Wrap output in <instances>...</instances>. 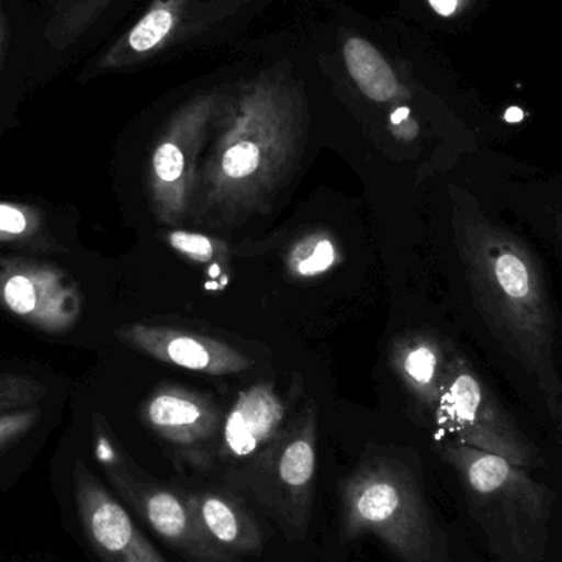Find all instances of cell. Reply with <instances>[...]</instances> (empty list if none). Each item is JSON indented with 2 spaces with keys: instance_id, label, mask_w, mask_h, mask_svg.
<instances>
[{
  "instance_id": "1",
  "label": "cell",
  "mask_w": 562,
  "mask_h": 562,
  "mask_svg": "<svg viewBox=\"0 0 562 562\" xmlns=\"http://www.w3.org/2000/svg\"><path fill=\"white\" fill-rule=\"evenodd\" d=\"M307 127L306 94L290 63L226 89L188 221L231 231L266 214L300 164Z\"/></svg>"
},
{
  "instance_id": "2",
  "label": "cell",
  "mask_w": 562,
  "mask_h": 562,
  "mask_svg": "<svg viewBox=\"0 0 562 562\" xmlns=\"http://www.w3.org/2000/svg\"><path fill=\"white\" fill-rule=\"evenodd\" d=\"M452 231L475 310L508 356L557 409V323L543 272L527 244L451 188Z\"/></svg>"
},
{
  "instance_id": "3",
  "label": "cell",
  "mask_w": 562,
  "mask_h": 562,
  "mask_svg": "<svg viewBox=\"0 0 562 562\" xmlns=\"http://www.w3.org/2000/svg\"><path fill=\"white\" fill-rule=\"evenodd\" d=\"M340 533L379 538L402 562H441V538L413 469L392 456L363 459L340 484Z\"/></svg>"
},
{
  "instance_id": "4",
  "label": "cell",
  "mask_w": 562,
  "mask_h": 562,
  "mask_svg": "<svg viewBox=\"0 0 562 562\" xmlns=\"http://www.w3.org/2000/svg\"><path fill=\"white\" fill-rule=\"evenodd\" d=\"M316 416L307 412L266 449L226 475V487L252 502L290 541L306 537L316 475Z\"/></svg>"
},
{
  "instance_id": "5",
  "label": "cell",
  "mask_w": 562,
  "mask_h": 562,
  "mask_svg": "<svg viewBox=\"0 0 562 562\" xmlns=\"http://www.w3.org/2000/svg\"><path fill=\"white\" fill-rule=\"evenodd\" d=\"M224 89L193 95L168 119L151 148L148 161V196L155 220L175 227L188 220L214 121L223 104Z\"/></svg>"
},
{
  "instance_id": "6",
  "label": "cell",
  "mask_w": 562,
  "mask_h": 562,
  "mask_svg": "<svg viewBox=\"0 0 562 562\" xmlns=\"http://www.w3.org/2000/svg\"><path fill=\"white\" fill-rule=\"evenodd\" d=\"M95 456L122 501L171 548L193 562H237L210 547L191 512L187 492L142 474L115 445L108 425L94 416Z\"/></svg>"
},
{
  "instance_id": "7",
  "label": "cell",
  "mask_w": 562,
  "mask_h": 562,
  "mask_svg": "<svg viewBox=\"0 0 562 562\" xmlns=\"http://www.w3.org/2000/svg\"><path fill=\"white\" fill-rule=\"evenodd\" d=\"M435 418L458 442L494 452L514 465L533 464L537 459V449L471 362L456 350L449 353Z\"/></svg>"
},
{
  "instance_id": "8",
  "label": "cell",
  "mask_w": 562,
  "mask_h": 562,
  "mask_svg": "<svg viewBox=\"0 0 562 562\" xmlns=\"http://www.w3.org/2000/svg\"><path fill=\"white\" fill-rule=\"evenodd\" d=\"M0 307L42 333L61 336L81 319L82 293L58 266L0 257Z\"/></svg>"
},
{
  "instance_id": "9",
  "label": "cell",
  "mask_w": 562,
  "mask_h": 562,
  "mask_svg": "<svg viewBox=\"0 0 562 562\" xmlns=\"http://www.w3.org/2000/svg\"><path fill=\"white\" fill-rule=\"evenodd\" d=\"M72 485L82 531L102 561L168 562L81 459L72 465Z\"/></svg>"
},
{
  "instance_id": "10",
  "label": "cell",
  "mask_w": 562,
  "mask_h": 562,
  "mask_svg": "<svg viewBox=\"0 0 562 562\" xmlns=\"http://www.w3.org/2000/svg\"><path fill=\"white\" fill-rule=\"evenodd\" d=\"M145 425L196 465L211 461V446L223 436L224 416L210 398L181 385L155 389L140 409Z\"/></svg>"
},
{
  "instance_id": "11",
  "label": "cell",
  "mask_w": 562,
  "mask_h": 562,
  "mask_svg": "<svg viewBox=\"0 0 562 562\" xmlns=\"http://www.w3.org/2000/svg\"><path fill=\"white\" fill-rule=\"evenodd\" d=\"M115 337L158 362L204 375H237L252 367V360L231 344L175 327L134 323L119 327Z\"/></svg>"
},
{
  "instance_id": "12",
  "label": "cell",
  "mask_w": 562,
  "mask_h": 562,
  "mask_svg": "<svg viewBox=\"0 0 562 562\" xmlns=\"http://www.w3.org/2000/svg\"><path fill=\"white\" fill-rule=\"evenodd\" d=\"M194 521L213 550L239 562L244 554L262 550L263 533L247 502L226 485L187 492Z\"/></svg>"
},
{
  "instance_id": "13",
  "label": "cell",
  "mask_w": 562,
  "mask_h": 562,
  "mask_svg": "<svg viewBox=\"0 0 562 562\" xmlns=\"http://www.w3.org/2000/svg\"><path fill=\"white\" fill-rule=\"evenodd\" d=\"M284 406L272 385H254L240 393L223 426V454L249 461L281 432Z\"/></svg>"
},
{
  "instance_id": "14",
  "label": "cell",
  "mask_w": 562,
  "mask_h": 562,
  "mask_svg": "<svg viewBox=\"0 0 562 562\" xmlns=\"http://www.w3.org/2000/svg\"><path fill=\"white\" fill-rule=\"evenodd\" d=\"M449 353L439 337L428 333L403 334L390 349V362L400 382L432 415L441 398Z\"/></svg>"
},
{
  "instance_id": "15",
  "label": "cell",
  "mask_w": 562,
  "mask_h": 562,
  "mask_svg": "<svg viewBox=\"0 0 562 562\" xmlns=\"http://www.w3.org/2000/svg\"><path fill=\"white\" fill-rule=\"evenodd\" d=\"M183 20V0H155L147 13L102 56L99 66L125 68L151 58L177 38Z\"/></svg>"
},
{
  "instance_id": "16",
  "label": "cell",
  "mask_w": 562,
  "mask_h": 562,
  "mask_svg": "<svg viewBox=\"0 0 562 562\" xmlns=\"http://www.w3.org/2000/svg\"><path fill=\"white\" fill-rule=\"evenodd\" d=\"M342 59L353 85L369 101L392 104L408 95L382 52L363 36L349 35L342 40Z\"/></svg>"
},
{
  "instance_id": "17",
  "label": "cell",
  "mask_w": 562,
  "mask_h": 562,
  "mask_svg": "<svg viewBox=\"0 0 562 562\" xmlns=\"http://www.w3.org/2000/svg\"><path fill=\"white\" fill-rule=\"evenodd\" d=\"M0 244L30 252H65L49 231L45 213L32 204L15 201H0Z\"/></svg>"
},
{
  "instance_id": "18",
  "label": "cell",
  "mask_w": 562,
  "mask_h": 562,
  "mask_svg": "<svg viewBox=\"0 0 562 562\" xmlns=\"http://www.w3.org/2000/svg\"><path fill=\"white\" fill-rule=\"evenodd\" d=\"M339 262V247L327 231L304 234L291 244L284 257L288 273L296 280L317 279Z\"/></svg>"
},
{
  "instance_id": "19",
  "label": "cell",
  "mask_w": 562,
  "mask_h": 562,
  "mask_svg": "<svg viewBox=\"0 0 562 562\" xmlns=\"http://www.w3.org/2000/svg\"><path fill=\"white\" fill-rule=\"evenodd\" d=\"M167 244L175 252L200 266L217 263L229 257V246L223 239L193 231H170L167 234Z\"/></svg>"
},
{
  "instance_id": "20",
  "label": "cell",
  "mask_w": 562,
  "mask_h": 562,
  "mask_svg": "<svg viewBox=\"0 0 562 562\" xmlns=\"http://www.w3.org/2000/svg\"><path fill=\"white\" fill-rule=\"evenodd\" d=\"M48 395L45 383L22 373H0V413L35 406Z\"/></svg>"
},
{
  "instance_id": "21",
  "label": "cell",
  "mask_w": 562,
  "mask_h": 562,
  "mask_svg": "<svg viewBox=\"0 0 562 562\" xmlns=\"http://www.w3.org/2000/svg\"><path fill=\"white\" fill-rule=\"evenodd\" d=\"M40 416L42 412L36 405L0 413V452L22 439L26 432L32 431Z\"/></svg>"
},
{
  "instance_id": "22",
  "label": "cell",
  "mask_w": 562,
  "mask_h": 562,
  "mask_svg": "<svg viewBox=\"0 0 562 562\" xmlns=\"http://www.w3.org/2000/svg\"><path fill=\"white\" fill-rule=\"evenodd\" d=\"M428 2L435 9V12L442 16L454 15L459 5H461V0H428Z\"/></svg>"
},
{
  "instance_id": "23",
  "label": "cell",
  "mask_w": 562,
  "mask_h": 562,
  "mask_svg": "<svg viewBox=\"0 0 562 562\" xmlns=\"http://www.w3.org/2000/svg\"><path fill=\"white\" fill-rule=\"evenodd\" d=\"M7 29L3 22L2 12H0V68H2L3 56H5Z\"/></svg>"
},
{
  "instance_id": "24",
  "label": "cell",
  "mask_w": 562,
  "mask_h": 562,
  "mask_svg": "<svg viewBox=\"0 0 562 562\" xmlns=\"http://www.w3.org/2000/svg\"><path fill=\"white\" fill-rule=\"evenodd\" d=\"M554 231H557L558 237H560L562 244V211L554 217Z\"/></svg>"
}]
</instances>
